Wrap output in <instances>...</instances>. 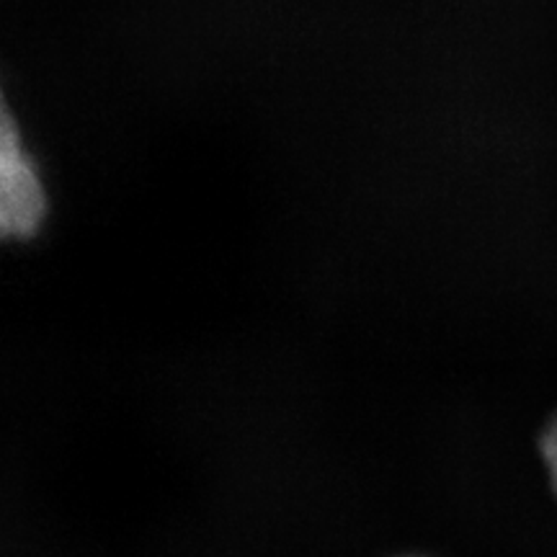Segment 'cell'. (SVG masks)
Returning <instances> with one entry per match:
<instances>
[{
  "instance_id": "1",
  "label": "cell",
  "mask_w": 557,
  "mask_h": 557,
  "mask_svg": "<svg viewBox=\"0 0 557 557\" xmlns=\"http://www.w3.org/2000/svg\"><path fill=\"white\" fill-rule=\"evenodd\" d=\"M39 173L26 156L3 94H0V238H29L45 218Z\"/></svg>"
},
{
  "instance_id": "2",
  "label": "cell",
  "mask_w": 557,
  "mask_h": 557,
  "mask_svg": "<svg viewBox=\"0 0 557 557\" xmlns=\"http://www.w3.org/2000/svg\"><path fill=\"white\" fill-rule=\"evenodd\" d=\"M542 457H545L549 480H553V487L557 493V416L549 421L545 434H542Z\"/></svg>"
}]
</instances>
